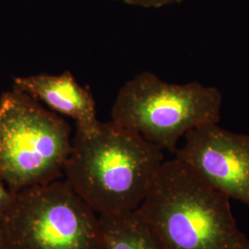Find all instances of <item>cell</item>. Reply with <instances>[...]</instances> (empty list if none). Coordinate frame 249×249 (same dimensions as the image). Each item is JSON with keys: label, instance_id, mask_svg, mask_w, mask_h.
Returning <instances> with one entry per match:
<instances>
[{"label": "cell", "instance_id": "obj_4", "mask_svg": "<svg viewBox=\"0 0 249 249\" xmlns=\"http://www.w3.org/2000/svg\"><path fill=\"white\" fill-rule=\"evenodd\" d=\"M71 126L26 93L0 97V178L12 192L60 179L71 151Z\"/></svg>", "mask_w": 249, "mask_h": 249}, {"label": "cell", "instance_id": "obj_6", "mask_svg": "<svg viewBox=\"0 0 249 249\" xmlns=\"http://www.w3.org/2000/svg\"><path fill=\"white\" fill-rule=\"evenodd\" d=\"M185 139L176 158L224 196L249 207V135L207 124Z\"/></svg>", "mask_w": 249, "mask_h": 249}, {"label": "cell", "instance_id": "obj_7", "mask_svg": "<svg viewBox=\"0 0 249 249\" xmlns=\"http://www.w3.org/2000/svg\"><path fill=\"white\" fill-rule=\"evenodd\" d=\"M13 89L42 102L53 113L71 117L76 123V129L88 130L100 122L89 87L81 86L71 71L15 78Z\"/></svg>", "mask_w": 249, "mask_h": 249}, {"label": "cell", "instance_id": "obj_5", "mask_svg": "<svg viewBox=\"0 0 249 249\" xmlns=\"http://www.w3.org/2000/svg\"><path fill=\"white\" fill-rule=\"evenodd\" d=\"M1 223L8 249H101L99 215L66 179L14 192Z\"/></svg>", "mask_w": 249, "mask_h": 249}, {"label": "cell", "instance_id": "obj_9", "mask_svg": "<svg viewBox=\"0 0 249 249\" xmlns=\"http://www.w3.org/2000/svg\"><path fill=\"white\" fill-rule=\"evenodd\" d=\"M14 192L9 189L0 178V223L9 212V208L13 201Z\"/></svg>", "mask_w": 249, "mask_h": 249}, {"label": "cell", "instance_id": "obj_11", "mask_svg": "<svg viewBox=\"0 0 249 249\" xmlns=\"http://www.w3.org/2000/svg\"><path fill=\"white\" fill-rule=\"evenodd\" d=\"M0 249H8L6 232L1 223H0Z\"/></svg>", "mask_w": 249, "mask_h": 249}, {"label": "cell", "instance_id": "obj_10", "mask_svg": "<svg viewBox=\"0 0 249 249\" xmlns=\"http://www.w3.org/2000/svg\"><path fill=\"white\" fill-rule=\"evenodd\" d=\"M116 1H121L127 5L147 8V9H159L164 6L178 4L182 0H116Z\"/></svg>", "mask_w": 249, "mask_h": 249}, {"label": "cell", "instance_id": "obj_2", "mask_svg": "<svg viewBox=\"0 0 249 249\" xmlns=\"http://www.w3.org/2000/svg\"><path fill=\"white\" fill-rule=\"evenodd\" d=\"M138 211L166 249H249L230 198L177 158L163 160Z\"/></svg>", "mask_w": 249, "mask_h": 249}, {"label": "cell", "instance_id": "obj_1", "mask_svg": "<svg viewBox=\"0 0 249 249\" xmlns=\"http://www.w3.org/2000/svg\"><path fill=\"white\" fill-rule=\"evenodd\" d=\"M164 160L160 147L110 122L76 129L64 175L98 215L136 211Z\"/></svg>", "mask_w": 249, "mask_h": 249}, {"label": "cell", "instance_id": "obj_8", "mask_svg": "<svg viewBox=\"0 0 249 249\" xmlns=\"http://www.w3.org/2000/svg\"><path fill=\"white\" fill-rule=\"evenodd\" d=\"M101 249H166L138 210L99 215Z\"/></svg>", "mask_w": 249, "mask_h": 249}, {"label": "cell", "instance_id": "obj_3", "mask_svg": "<svg viewBox=\"0 0 249 249\" xmlns=\"http://www.w3.org/2000/svg\"><path fill=\"white\" fill-rule=\"evenodd\" d=\"M222 106L223 94L215 87L197 81L169 83L145 71L119 89L111 118L162 151L175 154L179 141L188 131L219 123Z\"/></svg>", "mask_w": 249, "mask_h": 249}]
</instances>
